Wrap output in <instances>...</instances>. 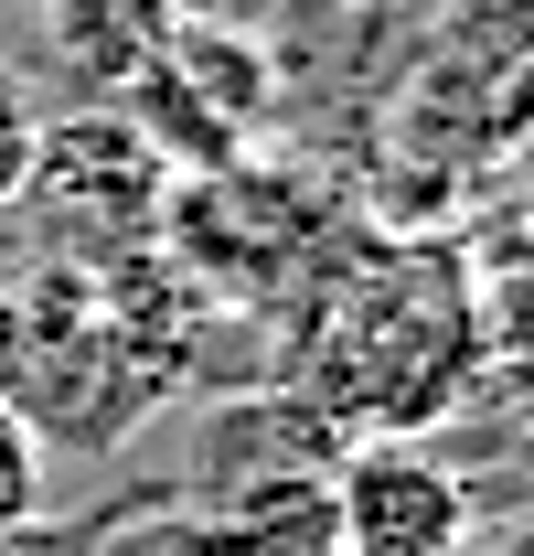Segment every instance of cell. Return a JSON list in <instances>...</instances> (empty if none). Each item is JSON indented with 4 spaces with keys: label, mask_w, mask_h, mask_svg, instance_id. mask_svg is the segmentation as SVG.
Listing matches in <instances>:
<instances>
[{
    "label": "cell",
    "mask_w": 534,
    "mask_h": 556,
    "mask_svg": "<svg viewBox=\"0 0 534 556\" xmlns=\"http://www.w3.org/2000/svg\"><path fill=\"white\" fill-rule=\"evenodd\" d=\"M332 556H470V482L417 439H364L321 482Z\"/></svg>",
    "instance_id": "obj_1"
},
{
    "label": "cell",
    "mask_w": 534,
    "mask_h": 556,
    "mask_svg": "<svg viewBox=\"0 0 534 556\" xmlns=\"http://www.w3.org/2000/svg\"><path fill=\"white\" fill-rule=\"evenodd\" d=\"M161 182H171V161H161L150 129L65 118V129H43V150H33V193H22V204H43V214H107V236H139V225L161 214Z\"/></svg>",
    "instance_id": "obj_2"
},
{
    "label": "cell",
    "mask_w": 534,
    "mask_h": 556,
    "mask_svg": "<svg viewBox=\"0 0 534 556\" xmlns=\"http://www.w3.org/2000/svg\"><path fill=\"white\" fill-rule=\"evenodd\" d=\"M182 0H54V65L75 86H139L161 65Z\"/></svg>",
    "instance_id": "obj_3"
},
{
    "label": "cell",
    "mask_w": 534,
    "mask_h": 556,
    "mask_svg": "<svg viewBox=\"0 0 534 556\" xmlns=\"http://www.w3.org/2000/svg\"><path fill=\"white\" fill-rule=\"evenodd\" d=\"M33 514H43V439H33V417L0 396V546H11Z\"/></svg>",
    "instance_id": "obj_4"
},
{
    "label": "cell",
    "mask_w": 534,
    "mask_h": 556,
    "mask_svg": "<svg viewBox=\"0 0 534 556\" xmlns=\"http://www.w3.org/2000/svg\"><path fill=\"white\" fill-rule=\"evenodd\" d=\"M33 150H43V118H33V97L0 75V214L33 193Z\"/></svg>",
    "instance_id": "obj_5"
}]
</instances>
